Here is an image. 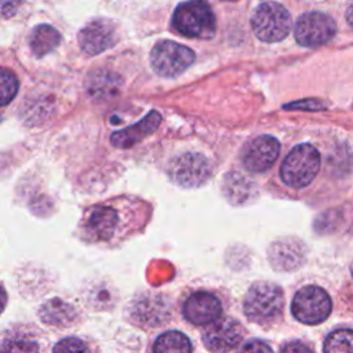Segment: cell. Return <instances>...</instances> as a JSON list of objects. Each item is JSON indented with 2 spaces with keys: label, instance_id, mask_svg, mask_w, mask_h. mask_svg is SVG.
Instances as JSON below:
<instances>
[{
  "label": "cell",
  "instance_id": "obj_17",
  "mask_svg": "<svg viewBox=\"0 0 353 353\" xmlns=\"http://www.w3.org/2000/svg\"><path fill=\"white\" fill-rule=\"evenodd\" d=\"M61 41L59 32L51 25H37L30 34V50L36 57H43L51 52Z\"/></svg>",
  "mask_w": 353,
  "mask_h": 353
},
{
  "label": "cell",
  "instance_id": "obj_15",
  "mask_svg": "<svg viewBox=\"0 0 353 353\" xmlns=\"http://www.w3.org/2000/svg\"><path fill=\"white\" fill-rule=\"evenodd\" d=\"M121 87V79L106 69H97L85 79L87 92L95 99H109L119 92Z\"/></svg>",
  "mask_w": 353,
  "mask_h": 353
},
{
  "label": "cell",
  "instance_id": "obj_1",
  "mask_svg": "<svg viewBox=\"0 0 353 353\" xmlns=\"http://www.w3.org/2000/svg\"><path fill=\"white\" fill-rule=\"evenodd\" d=\"M320 161V153L314 146L309 143L296 145L283 160L280 176L283 182L291 188H305L317 175Z\"/></svg>",
  "mask_w": 353,
  "mask_h": 353
},
{
  "label": "cell",
  "instance_id": "obj_18",
  "mask_svg": "<svg viewBox=\"0 0 353 353\" xmlns=\"http://www.w3.org/2000/svg\"><path fill=\"white\" fill-rule=\"evenodd\" d=\"M153 353H192L189 338L179 331H167L157 336Z\"/></svg>",
  "mask_w": 353,
  "mask_h": 353
},
{
  "label": "cell",
  "instance_id": "obj_2",
  "mask_svg": "<svg viewBox=\"0 0 353 353\" xmlns=\"http://www.w3.org/2000/svg\"><path fill=\"white\" fill-rule=\"evenodd\" d=\"M284 296L279 285L261 281L254 284L245 294L243 307L250 321L265 324L274 320L283 309Z\"/></svg>",
  "mask_w": 353,
  "mask_h": 353
},
{
  "label": "cell",
  "instance_id": "obj_22",
  "mask_svg": "<svg viewBox=\"0 0 353 353\" xmlns=\"http://www.w3.org/2000/svg\"><path fill=\"white\" fill-rule=\"evenodd\" d=\"M0 84H1V105L6 106L14 99L18 91V80L11 70L3 68L0 73Z\"/></svg>",
  "mask_w": 353,
  "mask_h": 353
},
{
  "label": "cell",
  "instance_id": "obj_13",
  "mask_svg": "<svg viewBox=\"0 0 353 353\" xmlns=\"http://www.w3.org/2000/svg\"><path fill=\"white\" fill-rule=\"evenodd\" d=\"M160 121H161L160 113L156 110H152L137 124L130 125L124 130H120V131H116L114 134H112L110 142L113 146L120 148V149L131 148L132 145L138 143L139 141H142L143 138H146L148 135L154 132L156 128L159 127Z\"/></svg>",
  "mask_w": 353,
  "mask_h": 353
},
{
  "label": "cell",
  "instance_id": "obj_9",
  "mask_svg": "<svg viewBox=\"0 0 353 353\" xmlns=\"http://www.w3.org/2000/svg\"><path fill=\"white\" fill-rule=\"evenodd\" d=\"M243 328L234 319H221L214 321L204 332L203 342L212 353H228L243 339Z\"/></svg>",
  "mask_w": 353,
  "mask_h": 353
},
{
  "label": "cell",
  "instance_id": "obj_10",
  "mask_svg": "<svg viewBox=\"0 0 353 353\" xmlns=\"http://www.w3.org/2000/svg\"><path fill=\"white\" fill-rule=\"evenodd\" d=\"M117 39L116 25L109 19H94L79 33L80 48L88 55H97L110 48Z\"/></svg>",
  "mask_w": 353,
  "mask_h": 353
},
{
  "label": "cell",
  "instance_id": "obj_20",
  "mask_svg": "<svg viewBox=\"0 0 353 353\" xmlns=\"http://www.w3.org/2000/svg\"><path fill=\"white\" fill-rule=\"evenodd\" d=\"M69 313H72V307L59 299H54L47 302L41 309V319L48 323H59L68 320Z\"/></svg>",
  "mask_w": 353,
  "mask_h": 353
},
{
  "label": "cell",
  "instance_id": "obj_27",
  "mask_svg": "<svg viewBox=\"0 0 353 353\" xmlns=\"http://www.w3.org/2000/svg\"><path fill=\"white\" fill-rule=\"evenodd\" d=\"M345 17H346V21H347V23L350 25V28H353V4H350V6L347 7Z\"/></svg>",
  "mask_w": 353,
  "mask_h": 353
},
{
  "label": "cell",
  "instance_id": "obj_19",
  "mask_svg": "<svg viewBox=\"0 0 353 353\" xmlns=\"http://www.w3.org/2000/svg\"><path fill=\"white\" fill-rule=\"evenodd\" d=\"M324 353H353V330L332 331L324 341Z\"/></svg>",
  "mask_w": 353,
  "mask_h": 353
},
{
  "label": "cell",
  "instance_id": "obj_14",
  "mask_svg": "<svg viewBox=\"0 0 353 353\" xmlns=\"http://www.w3.org/2000/svg\"><path fill=\"white\" fill-rule=\"evenodd\" d=\"M119 222L117 212L105 205L94 207L87 212L85 216V232L91 240L108 241Z\"/></svg>",
  "mask_w": 353,
  "mask_h": 353
},
{
  "label": "cell",
  "instance_id": "obj_28",
  "mask_svg": "<svg viewBox=\"0 0 353 353\" xmlns=\"http://www.w3.org/2000/svg\"><path fill=\"white\" fill-rule=\"evenodd\" d=\"M350 270H352V274H353V262H352V266H350Z\"/></svg>",
  "mask_w": 353,
  "mask_h": 353
},
{
  "label": "cell",
  "instance_id": "obj_21",
  "mask_svg": "<svg viewBox=\"0 0 353 353\" xmlns=\"http://www.w3.org/2000/svg\"><path fill=\"white\" fill-rule=\"evenodd\" d=\"M1 353H39L37 343L25 336H11L3 341Z\"/></svg>",
  "mask_w": 353,
  "mask_h": 353
},
{
  "label": "cell",
  "instance_id": "obj_23",
  "mask_svg": "<svg viewBox=\"0 0 353 353\" xmlns=\"http://www.w3.org/2000/svg\"><path fill=\"white\" fill-rule=\"evenodd\" d=\"M52 353H90V350L81 339L65 338L54 346Z\"/></svg>",
  "mask_w": 353,
  "mask_h": 353
},
{
  "label": "cell",
  "instance_id": "obj_16",
  "mask_svg": "<svg viewBox=\"0 0 353 353\" xmlns=\"http://www.w3.org/2000/svg\"><path fill=\"white\" fill-rule=\"evenodd\" d=\"M270 259L280 269H294L303 259V251L299 241L283 240L277 241L270 248Z\"/></svg>",
  "mask_w": 353,
  "mask_h": 353
},
{
  "label": "cell",
  "instance_id": "obj_24",
  "mask_svg": "<svg viewBox=\"0 0 353 353\" xmlns=\"http://www.w3.org/2000/svg\"><path fill=\"white\" fill-rule=\"evenodd\" d=\"M237 353H273V350L262 341H250Z\"/></svg>",
  "mask_w": 353,
  "mask_h": 353
},
{
  "label": "cell",
  "instance_id": "obj_25",
  "mask_svg": "<svg viewBox=\"0 0 353 353\" xmlns=\"http://www.w3.org/2000/svg\"><path fill=\"white\" fill-rule=\"evenodd\" d=\"M285 108H298V109H305V110H320V109H324L325 105L316 99H305L301 102L285 105Z\"/></svg>",
  "mask_w": 353,
  "mask_h": 353
},
{
  "label": "cell",
  "instance_id": "obj_5",
  "mask_svg": "<svg viewBox=\"0 0 353 353\" xmlns=\"http://www.w3.org/2000/svg\"><path fill=\"white\" fill-rule=\"evenodd\" d=\"M330 295L317 285L301 288L292 298L291 312L294 317L303 324H319L331 313Z\"/></svg>",
  "mask_w": 353,
  "mask_h": 353
},
{
  "label": "cell",
  "instance_id": "obj_8",
  "mask_svg": "<svg viewBox=\"0 0 353 353\" xmlns=\"http://www.w3.org/2000/svg\"><path fill=\"white\" fill-rule=\"evenodd\" d=\"M210 163L199 153H183L170 163L171 179L183 188H197L210 176Z\"/></svg>",
  "mask_w": 353,
  "mask_h": 353
},
{
  "label": "cell",
  "instance_id": "obj_3",
  "mask_svg": "<svg viewBox=\"0 0 353 353\" xmlns=\"http://www.w3.org/2000/svg\"><path fill=\"white\" fill-rule=\"evenodd\" d=\"M175 29L192 39H210L215 32V17L207 3H181L172 15Z\"/></svg>",
  "mask_w": 353,
  "mask_h": 353
},
{
  "label": "cell",
  "instance_id": "obj_26",
  "mask_svg": "<svg viewBox=\"0 0 353 353\" xmlns=\"http://www.w3.org/2000/svg\"><path fill=\"white\" fill-rule=\"evenodd\" d=\"M280 353H313L310 350V347L299 341H294V342H290L287 343Z\"/></svg>",
  "mask_w": 353,
  "mask_h": 353
},
{
  "label": "cell",
  "instance_id": "obj_12",
  "mask_svg": "<svg viewBox=\"0 0 353 353\" xmlns=\"http://www.w3.org/2000/svg\"><path fill=\"white\" fill-rule=\"evenodd\" d=\"M183 316L196 325H205L216 321L222 313L219 299L210 292H194L183 303Z\"/></svg>",
  "mask_w": 353,
  "mask_h": 353
},
{
  "label": "cell",
  "instance_id": "obj_4",
  "mask_svg": "<svg viewBox=\"0 0 353 353\" xmlns=\"http://www.w3.org/2000/svg\"><path fill=\"white\" fill-rule=\"evenodd\" d=\"M291 23L287 8L273 1L259 4L251 17V28L255 36L266 43L285 39L291 30Z\"/></svg>",
  "mask_w": 353,
  "mask_h": 353
},
{
  "label": "cell",
  "instance_id": "obj_6",
  "mask_svg": "<svg viewBox=\"0 0 353 353\" xmlns=\"http://www.w3.org/2000/svg\"><path fill=\"white\" fill-rule=\"evenodd\" d=\"M194 62V52L179 43L165 40L157 43L150 51V65L164 77H174L185 72Z\"/></svg>",
  "mask_w": 353,
  "mask_h": 353
},
{
  "label": "cell",
  "instance_id": "obj_11",
  "mask_svg": "<svg viewBox=\"0 0 353 353\" xmlns=\"http://www.w3.org/2000/svg\"><path fill=\"white\" fill-rule=\"evenodd\" d=\"M279 153V141L270 135H261L252 139L243 150V163L252 172H263L274 164Z\"/></svg>",
  "mask_w": 353,
  "mask_h": 353
},
{
  "label": "cell",
  "instance_id": "obj_7",
  "mask_svg": "<svg viewBox=\"0 0 353 353\" xmlns=\"http://www.w3.org/2000/svg\"><path fill=\"white\" fill-rule=\"evenodd\" d=\"M336 33L335 21L320 11L302 14L294 26L295 40L303 47H317L328 43Z\"/></svg>",
  "mask_w": 353,
  "mask_h": 353
}]
</instances>
